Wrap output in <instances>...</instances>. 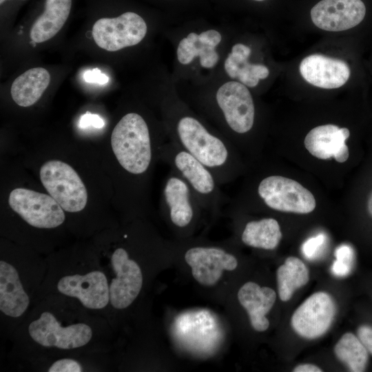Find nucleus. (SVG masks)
Instances as JSON below:
<instances>
[{
	"instance_id": "obj_3",
	"label": "nucleus",
	"mask_w": 372,
	"mask_h": 372,
	"mask_svg": "<svg viewBox=\"0 0 372 372\" xmlns=\"http://www.w3.org/2000/svg\"><path fill=\"white\" fill-rule=\"evenodd\" d=\"M45 263V276L34 302L50 294L65 296L109 322L108 280L92 247L52 253Z\"/></svg>"
},
{
	"instance_id": "obj_12",
	"label": "nucleus",
	"mask_w": 372,
	"mask_h": 372,
	"mask_svg": "<svg viewBox=\"0 0 372 372\" xmlns=\"http://www.w3.org/2000/svg\"><path fill=\"white\" fill-rule=\"evenodd\" d=\"M160 206L169 223L179 230L192 227L203 211L187 183L172 169L163 181Z\"/></svg>"
},
{
	"instance_id": "obj_30",
	"label": "nucleus",
	"mask_w": 372,
	"mask_h": 372,
	"mask_svg": "<svg viewBox=\"0 0 372 372\" xmlns=\"http://www.w3.org/2000/svg\"><path fill=\"white\" fill-rule=\"evenodd\" d=\"M83 79L85 81L92 83L104 85L109 81V77L101 72L98 68L87 70L84 72Z\"/></svg>"
},
{
	"instance_id": "obj_34",
	"label": "nucleus",
	"mask_w": 372,
	"mask_h": 372,
	"mask_svg": "<svg viewBox=\"0 0 372 372\" xmlns=\"http://www.w3.org/2000/svg\"><path fill=\"white\" fill-rule=\"evenodd\" d=\"M368 211L370 215L372 216V193L371 194L368 200Z\"/></svg>"
},
{
	"instance_id": "obj_23",
	"label": "nucleus",
	"mask_w": 372,
	"mask_h": 372,
	"mask_svg": "<svg viewBox=\"0 0 372 372\" xmlns=\"http://www.w3.org/2000/svg\"><path fill=\"white\" fill-rule=\"evenodd\" d=\"M50 81L48 71L43 68H31L12 83L10 93L13 101L21 107H30L36 103Z\"/></svg>"
},
{
	"instance_id": "obj_19",
	"label": "nucleus",
	"mask_w": 372,
	"mask_h": 372,
	"mask_svg": "<svg viewBox=\"0 0 372 372\" xmlns=\"http://www.w3.org/2000/svg\"><path fill=\"white\" fill-rule=\"evenodd\" d=\"M221 40L220 33L214 29L199 34L191 32L180 41L176 50L177 59L180 63L188 65L198 56L201 67L213 68L219 60L216 48Z\"/></svg>"
},
{
	"instance_id": "obj_2",
	"label": "nucleus",
	"mask_w": 372,
	"mask_h": 372,
	"mask_svg": "<svg viewBox=\"0 0 372 372\" xmlns=\"http://www.w3.org/2000/svg\"><path fill=\"white\" fill-rule=\"evenodd\" d=\"M136 112L124 114L112 130L110 147L116 163L119 204L130 215L145 210L152 172L165 134Z\"/></svg>"
},
{
	"instance_id": "obj_24",
	"label": "nucleus",
	"mask_w": 372,
	"mask_h": 372,
	"mask_svg": "<svg viewBox=\"0 0 372 372\" xmlns=\"http://www.w3.org/2000/svg\"><path fill=\"white\" fill-rule=\"evenodd\" d=\"M282 238L278 222L273 218L248 221L240 234L241 241L254 248L272 250Z\"/></svg>"
},
{
	"instance_id": "obj_13",
	"label": "nucleus",
	"mask_w": 372,
	"mask_h": 372,
	"mask_svg": "<svg viewBox=\"0 0 372 372\" xmlns=\"http://www.w3.org/2000/svg\"><path fill=\"white\" fill-rule=\"evenodd\" d=\"M147 31L145 19L135 12L127 11L116 17L97 20L92 34L99 47L116 52L137 45L145 38Z\"/></svg>"
},
{
	"instance_id": "obj_11",
	"label": "nucleus",
	"mask_w": 372,
	"mask_h": 372,
	"mask_svg": "<svg viewBox=\"0 0 372 372\" xmlns=\"http://www.w3.org/2000/svg\"><path fill=\"white\" fill-rule=\"evenodd\" d=\"M256 193L262 204L279 211L308 214L316 205L311 192L297 181L279 175L261 178Z\"/></svg>"
},
{
	"instance_id": "obj_14",
	"label": "nucleus",
	"mask_w": 372,
	"mask_h": 372,
	"mask_svg": "<svg viewBox=\"0 0 372 372\" xmlns=\"http://www.w3.org/2000/svg\"><path fill=\"white\" fill-rule=\"evenodd\" d=\"M335 314V305L326 292H316L307 298L294 311L291 323L301 337L315 339L330 328Z\"/></svg>"
},
{
	"instance_id": "obj_28",
	"label": "nucleus",
	"mask_w": 372,
	"mask_h": 372,
	"mask_svg": "<svg viewBox=\"0 0 372 372\" xmlns=\"http://www.w3.org/2000/svg\"><path fill=\"white\" fill-rule=\"evenodd\" d=\"M335 260L331 267L332 273L338 277L348 276L352 270L354 251L348 245H342L335 251Z\"/></svg>"
},
{
	"instance_id": "obj_27",
	"label": "nucleus",
	"mask_w": 372,
	"mask_h": 372,
	"mask_svg": "<svg viewBox=\"0 0 372 372\" xmlns=\"http://www.w3.org/2000/svg\"><path fill=\"white\" fill-rule=\"evenodd\" d=\"M336 357L353 372L365 370L369 352L358 337L351 333H344L334 347Z\"/></svg>"
},
{
	"instance_id": "obj_33",
	"label": "nucleus",
	"mask_w": 372,
	"mask_h": 372,
	"mask_svg": "<svg viewBox=\"0 0 372 372\" xmlns=\"http://www.w3.org/2000/svg\"><path fill=\"white\" fill-rule=\"evenodd\" d=\"M294 372H321L322 371L318 366L312 364H302L297 366L293 370Z\"/></svg>"
},
{
	"instance_id": "obj_4",
	"label": "nucleus",
	"mask_w": 372,
	"mask_h": 372,
	"mask_svg": "<svg viewBox=\"0 0 372 372\" xmlns=\"http://www.w3.org/2000/svg\"><path fill=\"white\" fill-rule=\"evenodd\" d=\"M46 272L45 259L21 245L1 244L0 318L3 336L12 338L30 313Z\"/></svg>"
},
{
	"instance_id": "obj_29",
	"label": "nucleus",
	"mask_w": 372,
	"mask_h": 372,
	"mask_svg": "<svg viewBox=\"0 0 372 372\" xmlns=\"http://www.w3.org/2000/svg\"><path fill=\"white\" fill-rule=\"evenodd\" d=\"M326 236L320 234L306 240L302 246L303 255L309 260L317 258L323 249Z\"/></svg>"
},
{
	"instance_id": "obj_17",
	"label": "nucleus",
	"mask_w": 372,
	"mask_h": 372,
	"mask_svg": "<svg viewBox=\"0 0 372 372\" xmlns=\"http://www.w3.org/2000/svg\"><path fill=\"white\" fill-rule=\"evenodd\" d=\"M299 70L307 82L324 89L342 86L351 74L350 68L345 61L318 54L303 59Z\"/></svg>"
},
{
	"instance_id": "obj_7",
	"label": "nucleus",
	"mask_w": 372,
	"mask_h": 372,
	"mask_svg": "<svg viewBox=\"0 0 372 372\" xmlns=\"http://www.w3.org/2000/svg\"><path fill=\"white\" fill-rule=\"evenodd\" d=\"M205 112L233 144L247 134L255 123L256 109L251 92L239 81H229L216 90L214 99L203 103Z\"/></svg>"
},
{
	"instance_id": "obj_35",
	"label": "nucleus",
	"mask_w": 372,
	"mask_h": 372,
	"mask_svg": "<svg viewBox=\"0 0 372 372\" xmlns=\"http://www.w3.org/2000/svg\"><path fill=\"white\" fill-rule=\"evenodd\" d=\"M7 0H0V4H3V3H4Z\"/></svg>"
},
{
	"instance_id": "obj_6",
	"label": "nucleus",
	"mask_w": 372,
	"mask_h": 372,
	"mask_svg": "<svg viewBox=\"0 0 372 372\" xmlns=\"http://www.w3.org/2000/svg\"><path fill=\"white\" fill-rule=\"evenodd\" d=\"M109 284L110 309H127L139 296L143 285V273L138 262L131 257L124 243L112 244L107 240L92 247Z\"/></svg>"
},
{
	"instance_id": "obj_16",
	"label": "nucleus",
	"mask_w": 372,
	"mask_h": 372,
	"mask_svg": "<svg viewBox=\"0 0 372 372\" xmlns=\"http://www.w3.org/2000/svg\"><path fill=\"white\" fill-rule=\"evenodd\" d=\"M366 7L362 0H322L311 10L318 28L331 32L351 29L364 19Z\"/></svg>"
},
{
	"instance_id": "obj_32",
	"label": "nucleus",
	"mask_w": 372,
	"mask_h": 372,
	"mask_svg": "<svg viewBox=\"0 0 372 372\" xmlns=\"http://www.w3.org/2000/svg\"><path fill=\"white\" fill-rule=\"evenodd\" d=\"M103 121L96 114H92L89 112L83 114L80 121V125L82 127H87L90 125H93L96 127H101L103 125Z\"/></svg>"
},
{
	"instance_id": "obj_5",
	"label": "nucleus",
	"mask_w": 372,
	"mask_h": 372,
	"mask_svg": "<svg viewBox=\"0 0 372 372\" xmlns=\"http://www.w3.org/2000/svg\"><path fill=\"white\" fill-rule=\"evenodd\" d=\"M164 113L169 141L210 169L221 185L235 178L240 163L234 145L221 132L177 101H168Z\"/></svg>"
},
{
	"instance_id": "obj_25",
	"label": "nucleus",
	"mask_w": 372,
	"mask_h": 372,
	"mask_svg": "<svg viewBox=\"0 0 372 372\" xmlns=\"http://www.w3.org/2000/svg\"><path fill=\"white\" fill-rule=\"evenodd\" d=\"M309 270L299 258L291 256L277 269L278 290L280 300L288 301L294 291L309 281Z\"/></svg>"
},
{
	"instance_id": "obj_10",
	"label": "nucleus",
	"mask_w": 372,
	"mask_h": 372,
	"mask_svg": "<svg viewBox=\"0 0 372 372\" xmlns=\"http://www.w3.org/2000/svg\"><path fill=\"white\" fill-rule=\"evenodd\" d=\"M8 203L26 226L38 231H52L66 220L65 211L49 194L16 187L9 193Z\"/></svg>"
},
{
	"instance_id": "obj_31",
	"label": "nucleus",
	"mask_w": 372,
	"mask_h": 372,
	"mask_svg": "<svg viewBox=\"0 0 372 372\" xmlns=\"http://www.w3.org/2000/svg\"><path fill=\"white\" fill-rule=\"evenodd\" d=\"M357 334L368 352L372 355V327L367 325L360 326L358 329Z\"/></svg>"
},
{
	"instance_id": "obj_1",
	"label": "nucleus",
	"mask_w": 372,
	"mask_h": 372,
	"mask_svg": "<svg viewBox=\"0 0 372 372\" xmlns=\"http://www.w3.org/2000/svg\"><path fill=\"white\" fill-rule=\"evenodd\" d=\"M108 322L75 300L47 295L34 302L14 332V353L31 366L63 356L107 353Z\"/></svg>"
},
{
	"instance_id": "obj_8",
	"label": "nucleus",
	"mask_w": 372,
	"mask_h": 372,
	"mask_svg": "<svg viewBox=\"0 0 372 372\" xmlns=\"http://www.w3.org/2000/svg\"><path fill=\"white\" fill-rule=\"evenodd\" d=\"M159 159L187 183L203 211L212 215L219 213L227 202V197L210 169L171 141L165 143L161 147Z\"/></svg>"
},
{
	"instance_id": "obj_15",
	"label": "nucleus",
	"mask_w": 372,
	"mask_h": 372,
	"mask_svg": "<svg viewBox=\"0 0 372 372\" xmlns=\"http://www.w3.org/2000/svg\"><path fill=\"white\" fill-rule=\"evenodd\" d=\"M184 258L194 278L203 286L216 285L224 271H233L238 266L237 258L232 254L216 246H190L185 250Z\"/></svg>"
},
{
	"instance_id": "obj_26",
	"label": "nucleus",
	"mask_w": 372,
	"mask_h": 372,
	"mask_svg": "<svg viewBox=\"0 0 372 372\" xmlns=\"http://www.w3.org/2000/svg\"><path fill=\"white\" fill-rule=\"evenodd\" d=\"M107 353H95L81 355H68L39 362L32 365V369L48 372H82L97 371L101 369V362L96 358L106 355Z\"/></svg>"
},
{
	"instance_id": "obj_20",
	"label": "nucleus",
	"mask_w": 372,
	"mask_h": 372,
	"mask_svg": "<svg viewBox=\"0 0 372 372\" xmlns=\"http://www.w3.org/2000/svg\"><path fill=\"white\" fill-rule=\"evenodd\" d=\"M238 299L247 311L253 329L260 332L266 331L269 326L266 314L275 303V291L254 282H247L239 289Z\"/></svg>"
},
{
	"instance_id": "obj_21",
	"label": "nucleus",
	"mask_w": 372,
	"mask_h": 372,
	"mask_svg": "<svg viewBox=\"0 0 372 372\" xmlns=\"http://www.w3.org/2000/svg\"><path fill=\"white\" fill-rule=\"evenodd\" d=\"M251 52L249 46L236 43L233 45L224 63L227 74L231 79L238 80L247 87H256L260 79H266L269 74V69L265 65L251 64L249 62Z\"/></svg>"
},
{
	"instance_id": "obj_9",
	"label": "nucleus",
	"mask_w": 372,
	"mask_h": 372,
	"mask_svg": "<svg viewBox=\"0 0 372 372\" xmlns=\"http://www.w3.org/2000/svg\"><path fill=\"white\" fill-rule=\"evenodd\" d=\"M39 178L43 187L65 213L79 214L87 205L88 192L76 170L59 159L45 161L40 167Z\"/></svg>"
},
{
	"instance_id": "obj_18",
	"label": "nucleus",
	"mask_w": 372,
	"mask_h": 372,
	"mask_svg": "<svg viewBox=\"0 0 372 372\" xmlns=\"http://www.w3.org/2000/svg\"><path fill=\"white\" fill-rule=\"evenodd\" d=\"M350 135L349 129L340 128L332 124L320 125L312 129L304 138L306 149L320 159L333 157L338 163L349 158V149L345 143Z\"/></svg>"
},
{
	"instance_id": "obj_22",
	"label": "nucleus",
	"mask_w": 372,
	"mask_h": 372,
	"mask_svg": "<svg viewBox=\"0 0 372 372\" xmlns=\"http://www.w3.org/2000/svg\"><path fill=\"white\" fill-rule=\"evenodd\" d=\"M71 6L72 0H46L43 12L31 28L32 41L43 43L55 36L67 21Z\"/></svg>"
}]
</instances>
